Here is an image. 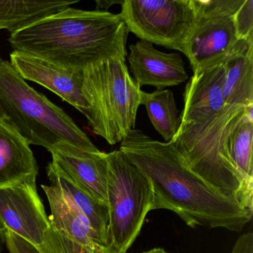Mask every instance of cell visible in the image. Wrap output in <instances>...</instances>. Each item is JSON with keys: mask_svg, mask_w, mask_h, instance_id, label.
I'll list each match as a JSON object with an SVG mask.
<instances>
[{"mask_svg": "<svg viewBox=\"0 0 253 253\" xmlns=\"http://www.w3.org/2000/svg\"><path fill=\"white\" fill-rule=\"evenodd\" d=\"M183 101L171 142L192 171L253 213V181L237 168L227 150L231 129L253 106L225 104L222 81L208 73L191 77Z\"/></svg>", "mask_w": 253, "mask_h": 253, "instance_id": "obj_1", "label": "cell"}, {"mask_svg": "<svg viewBox=\"0 0 253 253\" xmlns=\"http://www.w3.org/2000/svg\"><path fill=\"white\" fill-rule=\"evenodd\" d=\"M119 150L152 185V210H167L188 226L241 232L253 213L219 193L190 169L172 142L154 140L132 129Z\"/></svg>", "mask_w": 253, "mask_h": 253, "instance_id": "obj_2", "label": "cell"}, {"mask_svg": "<svg viewBox=\"0 0 253 253\" xmlns=\"http://www.w3.org/2000/svg\"><path fill=\"white\" fill-rule=\"evenodd\" d=\"M128 29L120 14L69 8L10 36L14 51L72 72L111 57L126 58Z\"/></svg>", "mask_w": 253, "mask_h": 253, "instance_id": "obj_3", "label": "cell"}, {"mask_svg": "<svg viewBox=\"0 0 253 253\" xmlns=\"http://www.w3.org/2000/svg\"><path fill=\"white\" fill-rule=\"evenodd\" d=\"M0 105L30 145L49 152L63 145L91 153L101 152L61 108L31 87L5 60L0 65Z\"/></svg>", "mask_w": 253, "mask_h": 253, "instance_id": "obj_4", "label": "cell"}, {"mask_svg": "<svg viewBox=\"0 0 253 253\" xmlns=\"http://www.w3.org/2000/svg\"><path fill=\"white\" fill-rule=\"evenodd\" d=\"M140 92L124 57L105 59L85 68L82 94L93 132L109 144L121 143L135 127Z\"/></svg>", "mask_w": 253, "mask_h": 253, "instance_id": "obj_5", "label": "cell"}, {"mask_svg": "<svg viewBox=\"0 0 253 253\" xmlns=\"http://www.w3.org/2000/svg\"><path fill=\"white\" fill-rule=\"evenodd\" d=\"M109 246L127 253L152 211L154 194L149 180L118 149L106 153Z\"/></svg>", "mask_w": 253, "mask_h": 253, "instance_id": "obj_6", "label": "cell"}, {"mask_svg": "<svg viewBox=\"0 0 253 253\" xmlns=\"http://www.w3.org/2000/svg\"><path fill=\"white\" fill-rule=\"evenodd\" d=\"M120 16L140 41L183 54L195 22V0H124Z\"/></svg>", "mask_w": 253, "mask_h": 253, "instance_id": "obj_7", "label": "cell"}, {"mask_svg": "<svg viewBox=\"0 0 253 253\" xmlns=\"http://www.w3.org/2000/svg\"><path fill=\"white\" fill-rule=\"evenodd\" d=\"M244 0H195V19L184 48L193 73L222 63L238 41L235 13Z\"/></svg>", "mask_w": 253, "mask_h": 253, "instance_id": "obj_8", "label": "cell"}, {"mask_svg": "<svg viewBox=\"0 0 253 253\" xmlns=\"http://www.w3.org/2000/svg\"><path fill=\"white\" fill-rule=\"evenodd\" d=\"M37 177L0 188V223L35 247H42L49 219L38 195Z\"/></svg>", "mask_w": 253, "mask_h": 253, "instance_id": "obj_9", "label": "cell"}, {"mask_svg": "<svg viewBox=\"0 0 253 253\" xmlns=\"http://www.w3.org/2000/svg\"><path fill=\"white\" fill-rule=\"evenodd\" d=\"M10 60L25 81L45 87L87 116L88 106L82 94L83 71H69L41 57L14 50Z\"/></svg>", "mask_w": 253, "mask_h": 253, "instance_id": "obj_10", "label": "cell"}, {"mask_svg": "<svg viewBox=\"0 0 253 253\" xmlns=\"http://www.w3.org/2000/svg\"><path fill=\"white\" fill-rule=\"evenodd\" d=\"M129 51V71L140 88L151 85L162 90L189 79L184 62L177 53L162 52L151 42L142 41L130 45Z\"/></svg>", "mask_w": 253, "mask_h": 253, "instance_id": "obj_11", "label": "cell"}, {"mask_svg": "<svg viewBox=\"0 0 253 253\" xmlns=\"http://www.w3.org/2000/svg\"><path fill=\"white\" fill-rule=\"evenodd\" d=\"M50 153L51 162L57 168L97 201L107 205L108 168L105 152L91 153L63 145Z\"/></svg>", "mask_w": 253, "mask_h": 253, "instance_id": "obj_12", "label": "cell"}, {"mask_svg": "<svg viewBox=\"0 0 253 253\" xmlns=\"http://www.w3.org/2000/svg\"><path fill=\"white\" fill-rule=\"evenodd\" d=\"M38 171L29 142L7 118H0V188L37 177Z\"/></svg>", "mask_w": 253, "mask_h": 253, "instance_id": "obj_13", "label": "cell"}, {"mask_svg": "<svg viewBox=\"0 0 253 253\" xmlns=\"http://www.w3.org/2000/svg\"><path fill=\"white\" fill-rule=\"evenodd\" d=\"M225 104L253 106V38L238 40L223 60Z\"/></svg>", "mask_w": 253, "mask_h": 253, "instance_id": "obj_14", "label": "cell"}, {"mask_svg": "<svg viewBox=\"0 0 253 253\" xmlns=\"http://www.w3.org/2000/svg\"><path fill=\"white\" fill-rule=\"evenodd\" d=\"M47 174L51 185L55 186L63 198L88 219L102 244L109 246L107 205L97 201L87 193L52 162L47 167Z\"/></svg>", "mask_w": 253, "mask_h": 253, "instance_id": "obj_15", "label": "cell"}, {"mask_svg": "<svg viewBox=\"0 0 253 253\" xmlns=\"http://www.w3.org/2000/svg\"><path fill=\"white\" fill-rule=\"evenodd\" d=\"M42 188L49 202L48 219L54 230L82 245H103L88 219L72 207L55 186L42 185Z\"/></svg>", "mask_w": 253, "mask_h": 253, "instance_id": "obj_16", "label": "cell"}, {"mask_svg": "<svg viewBox=\"0 0 253 253\" xmlns=\"http://www.w3.org/2000/svg\"><path fill=\"white\" fill-rule=\"evenodd\" d=\"M78 2V1L0 0V30H8L12 35Z\"/></svg>", "mask_w": 253, "mask_h": 253, "instance_id": "obj_17", "label": "cell"}, {"mask_svg": "<svg viewBox=\"0 0 253 253\" xmlns=\"http://www.w3.org/2000/svg\"><path fill=\"white\" fill-rule=\"evenodd\" d=\"M140 103L147 111L154 128L167 143L175 136L180 124V112L174 94L170 90H156L152 93L140 92Z\"/></svg>", "mask_w": 253, "mask_h": 253, "instance_id": "obj_18", "label": "cell"}, {"mask_svg": "<svg viewBox=\"0 0 253 253\" xmlns=\"http://www.w3.org/2000/svg\"><path fill=\"white\" fill-rule=\"evenodd\" d=\"M253 109H251L231 129L227 150L237 168L253 181Z\"/></svg>", "mask_w": 253, "mask_h": 253, "instance_id": "obj_19", "label": "cell"}, {"mask_svg": "<svg viewBox=\"0 0 253 253\" xmlns=\"http://www.w3.org/2000/svg\"><path fill=\"white\" fill-rule=\"evenodd\" d=\"M39 249L42 253H118L109 246L78 244L51 226L45 234L44 244Z\"/></svg>", "mask_w": 253, "mask_h": 253, "instance_id": "obj_20", "label": "cell"}, {"mask_svg": "<svg viewBox=\"0 0 253 253\" xmlns=\"http://www.w3.org/2000/svg\"><path fill=\"white\" fill-rule=\"evenodd\" d=\"M234 20L238 40L253 38V0H244Z\"/></svg>", "mask_w": 253, "mask_h": 253, "instance_id": "obj_21", "label": "cell"}, {"mask_svg": "<svg viewBox=\"0 0 253 253\" xmlns=\"http://www.w3.org/2000/svg\"><path fill=\"white\" fill-rule=\"evenodd\" d=\"M5 244L9 253H42L38 247L7 229H5Z\"/></svg>", "mask_w": 253, "mask_h": 253, "instance_id": "obj_22", "label": "cell"}, {"mask_svg": "<svg viewBox=\"0 0 253 253\" xmlns=\"http://www.w3.org/2000/svg\"><path fill=\"white\" fill-rule=\"evenodd\" d=\"M229 253H253V232H246L240 236Z\"/></svg>", "mask_w": 253, "mask_h": 253, "instance_id": "obj_23", "label": "cell"}, {"mask_svg": "<svg viewBox=\"0 0 253 253\" xmlns=\"http://www.w3.org/2000/svg\"><path fill=\"white\" fill-rule=\"evenodd\" d=\"M124 0H97L95 1L97 11H108L109 8L115 4L122 5Z\"/></svg>", "mask_w": 253, "mask_h": 253, "instance_id": "obj_24", "label": "cell"}, {"mask_svg": "<svg viewBox=\"0 0 253 253\" xmlns=\"http://www.w3.org/2000/svg\"><path fill=\"white\" fill-rule=\"evenodd\" d=\"M5 228L0 223V253L3 251L4 245H5Z\"/></svg>", "mask_w": 253, "mask_h": 253, "instance_id": "obj_25", "label": "cell"}, {"mask_svg": "<svg viewBox=\"0 0 253 253\" xmlns=\"http://www.w3.org/2000/svg\"><path fill=\"white\" fill-rule=\"evenodd\" d=\"M143 253H170L167 252L164 249L161 248V247H157V248L152 249V250H148V251L144 252Z\"/></svg>", "mask_w": 253, "mask_h": 253, "instance_id": "obj_26", "label": "cell"}, {"mask_svg": "<svg viewBox=\"0 0 253 253\" xmlns=\"http://www.w3.org/2000/svg\"><path fill=\"white\" fill-rule=\"evenodd\" d=\"M3 60V59L0 57V65L2 64ZM0 118H7L6 116H5V113H4L3 110H2V106H1V105H0Z\"/></svg>", "mask_w": 253, "mask_h": 253, "instance_id": "obj_27", "label": "cell"}]
</instances>
